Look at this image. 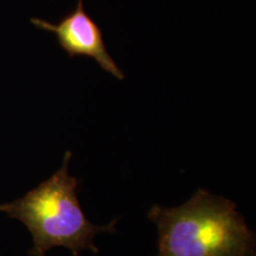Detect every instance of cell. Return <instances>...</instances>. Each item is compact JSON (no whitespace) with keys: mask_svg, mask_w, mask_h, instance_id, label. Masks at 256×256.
I'll return each instance as SVG.
<instances>
[{"mask_svg":"<svg viewBox=\"0 0 256 256\" xmlns=\"http://www.w3.org/2000/svg\"><path fill=\"white\" fill-rule=\"evenodd\" d=\"M158 228L156 256H256V234L234 202L198 189L182 205L148 212Z\"/></svg>","mask_w":256,"mask_h":256,"instance_id":"obj_1","label":"cell"},{"mask_svg":"<svg viewBox=\"0 0 256 256\" xmlns=\"http://www.w3.org/2000/svg\"><path fill=\"white\" fill-rule=\"evenodd\" d=\"M72 152L66 151L62 167L36 189L14 202L0 205L10 218L23 222L30 230L34 246L30 256H46L52 248H66L72 256L90 250H99L94 238L101 232L114 234L118 220L98 226L90 223L77 198L79 182L68 173Z\"/></svg>","mask_w":256,"mask_h":256,"instance_id":"obj_2","label":"cell"},{"mask_svg":"<svg viewBox=\"0 0 256 256\" xmlns=\"http://www.w3.org/2000/svg\"><path fill=\"white\" fill-rule=\"evenodd\" d=\"M30 22L38 28L54 32L59 45L70 58H92L104 72L119 80L124 79V74L106 50L101 28L84 9V0H78L74 10L57 24L40 18H32Z\"/></svg>","mask_w":256,"mask_h":256,"instance_id":"obj_3","label":"cell"}]
</instances>
